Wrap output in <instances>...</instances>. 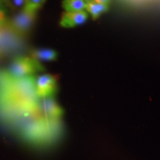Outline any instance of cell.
I'll return each mask as SVG.
<instances>
[{
	"mask_svg": "<svg viewBox=\"0 0 160 160\" xmlns=\"http://www.w3.org/2000/svg\"><path fill=\"white\" fill-rule=\"evenodd\" d=\"M45 68L37 60L32 57H19L13 59L6 71L9 77L14 79L31 77Z\"/></svg>",
	"mask_w": 160,
	"mask_h": 160,
	"instance_id": "cell-1",
	"label": "cell"
},
{
	"mask_svg": "<svg viewBox=\"0 0 160 160\" xmlns=\"http://www.w3.org/2000/svg\"><path fill=\"white\" fill-rule=\"evenodd\" d=\"M37 17V12L22 8L8 21L9 27L18 35L25 36L29 33Z\"/></svg>",
	"mask_w": 160,
	"mask_h": 160,
	"instance_id": "cell-2",
	"label": "cell"
},
{
	"mask_svg": "<svg viewBox=\"0 0 160 160\" xmlns=\"http://www.w3.org/2000/svg\"><path fill=\"white\" fill-rule=\"evenodd\" d=\"M38 109L43 119L49 121H57L62 116L63 111L53 97L39 99Z\"/></svg>",
	"mask_w": 160,
	"mask_h": 160,
	"instance_id": "cell-3",
	"label": "cell"
},
{
	"mask_svg": "<svg viewBox=\"0 0 160 160\" xmlns=\"http://www.w3.org/2000/svg\"><path fill=\"white\" fill-rule=\"evenodd\" d=\"M35 89L39 99L53 97L57 90V80L51 75H40L35 79Z\"/></svg>",
	"mask_w": 160,
	"mask_h": 160,
	"instance_id": "cell-4",
	"label": "cell"
},
{
	"mask_svg": "<svg viewBox=\"0 0 160 160\" xmlns=\"http://www.w3.org/2000/svg\"><path fill=\"white\" fill-rule=\"evenodd\" d=\"M88 13L87 11L80 12H65L62 14L60 20V25L66 28H74L76 26L82 25L87 21Z\"/></svg>",
	"mask_w": 160,
	"mask_h": 160,
	"instance_id": "cell-5",
	"label": "cell"
},
{
	"mask_svg": "<svg viewBox=\"0 0 160 160\" xmlns=\"http://www.w3.org/2000/svg\"><path fill=\"white\" fill-rule=\"evenodd\" d=\"M108 5L102 4L94 0H88L85 10L88 13H90L93 19H97L102 13L108 11Z\"/></svg>",
	"mask_w": 160,
	"mask_h": 160,
	"instance_id": "cell-6",
	"label": "cell"
},
{
	"mask_svg": "<svg viewBox=\"0 0 160 160\" xmlns=\"http://www.w3.org/2000/svg\"><path fill=\"white\" fill-rule=\"evenodd\" d=\"M31 57L37 61H54L57 59V51L50 48L36 49L31 52Z\"/></svg>",
	"mask_w": 160,
	"mask_h": 160,
	"instance_id": "cell-7",
	"label": "cell"
},
{
	"mask_svg": "<svg viewBox=\"0 0 160 160\" xmlns=\"http://www.w3.org/2000/svg\"><path fill=\"white\" fill-rule=\"evenodd\" d=\"M88 0H63L62 6L66 12H80L85 11Z\"/></svg>",
	"mask_w": 160,
	"mask_h": 160,
	"instance_id": "cell-8",
	"label": "cell"
},
{
	"mask_svg": "<svg viewBox=\"0 0 160 160\" xmlns=\"http://www.w3.org/2000/svg\"><path fill=\"white\" fill-rule=\"evenodd\" d=\"M46 0H26L23 8L30 11L37 12L45 3Z\"/></svg>",
	"mask_w": 160,
	"mask_h": 160,
	"instance_id": "cell-9",
	"label": "cell"
},
{
	"mask_svg": "<svg viewBox=\"0 0 160 160\" xmlns=\"http://www.w3.org/2000/svg\"><path fill=\"white\" fill-rule=\"evenodd\" d=\"M8 8L11 10H19L23 8L26 0H5Z\"/></svg>",
	"mask_w": 160,
	"mask_h": 160,
	"instance_id": "cell-10",
	"label": "cell"
},
{
	"mask_svg": "<svg viewBox=\"0 0 160 160\" xmlns=\"http://www.w3.org/2000/svg\"><path fill=\"white\" fill-rule=\"evenodd\" d=\"M7 8L5 0H0V26L4 25L8 22Z\"/></svg>",
	"mask_w": 160,
	"mask_h": 160,
	"instance_id": "cell-11",
	"label": "cell"
},
{
	"mask_svg": "<svg viewBox=\"0 0 160 160\" xmlns=\"http://www.w3.org/2000/svg\"><path fill=\"white\" fill-rule=\"evenodd\" d=\"M94 1L102 4H105V5H109L110 4V0H94Z\"/></svg>",
	"mask_w": 160,
	"mask_h": 160,
	"instance_id": "cell-12",
	"label": "cell"
}]
</instances>
